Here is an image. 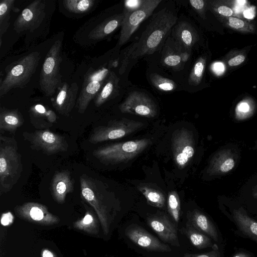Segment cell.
<instances>
[{
    "label": "cell",
    "mask_w": 257,
    "mask_h": 257,
    "mask_svg": "<svg viewBox=\"0 0 257 257\" xmlns=\"http://www.w3.org/2000/svg\"><path fill=\"white\" fill-rule=\"evenodd\" d=\"M255 105L250 98H244L239 101L235 108V118L237 120H244L252 116L255 111Z\"/></svg>",
    "instance_id": "32"
},
{
    "label": "cell",
    "mask_w": 257,
    "mask_h": 257,
    "mask_svg": "<svg viewBox=\"0 0 257 257\" xmlns=\"http://www.w3.org/2000/svg\"><path fill=\"white\" fill-rule=\"evenodd\" d=\"M23 166L18 144L14 138L0 136V192L11 191L20 179Z\"/></svg>",
    "instance_id": "3"
},
{
    "label": "cell",
    "mask_w": 257,
    "mask_h": 257,
    "mask_svg": "<svg viewBox=\"0 0 257 257\" xmlns=\"http://www.w3.org/2000/svg\"><path fill=\"white\" fill-rule=\"evenodd\" d=\"M24 120L21 113L18 109L1 107L0 130L11 133L15 132L24 123Z\"/></svg>",
    "instance_id": "24"
},
{
    "label": "cell",
    "mask_w": 257,
    "mask_h": 257,
    "mask_svg": "<svg viewBox=\"0 0 257 257\" xmlns=\"http://www.w3.org/2000/svg\"><path fill=\"white\" fill-rule=\"evenodd\" d=\"M40 58L39 52H33L8 66L6 75L0 82V96L28 83L36 71Z\"/></svg>",
    "instance_id": "4"
},
{
    "label": "cell",
    "mask_w": 257,
    "mask_h": 257,
    "mask_svg": "<svg viewBox=\"0 0 257 257\" xmlns=\"http://www.w3.org/2000/svg\"><path fill=\"white\" fill-rule=\"evenodd\" d=\"M46 3L35 0L26 7L15 20L14 29L17 33L33 32L42 23L46 16Z\"/></svg>",
    "instance_id": "12"
},
{
    "label": "cell",
    "mask_w": 257,
    "mask_h": 257,
    "mask_svg": "<svg viewBox=\"0 0 257 257\" xmlns=\"http://www.w3.org/2000/svg\"><path fill=\"white\" fill-rule=\"evenodd\" d=\"M152 84L158 89L165 91H172L175 88V84L169 79L162 77L157 74L150 76Z\"/></svg>",
    "instance_id": "36"
},
{
    "label": "cell",
    "mask_w": 257,
    "mask_h": 257,
    "mask_svg": "<svg viewBox=\"0 0 257 257\" xmlns=\"http://www.w3.org/2000/svg\"><path fill=\"white\" fill-rule=\"evenodd\" d=\"M168 210L174 220L178 223L180 219V201L175 191L170 192L168 197Z\"/></svg>",
    "instance_id": "33"
},
{
    "label": "cell",
    "mask_w": 257,
    "mask_h": 257,
    "mask_svg": "<svg viewBox=\"0 0 257 257\" xmlns=\"http://www.w3.org/2000/svg\"><path fill=\"white\" fill-rule=\"evenodd\" d=\"M109 73L108 69L105 68L98 70L91 68L86 72L76 102L79 113L82 114L86 111L90 101L102 88Z\"/></svg>",
    "instance_id": "9"
},
{
    "label": "cell",
    "mask_w": 257,
    "mask_h": 257,
    "mask_svg": "<svg viewBox=\"0 0 257 257\" xmlns=\"http://www.w3.org/2000/svg\"><path fill=\"white\" fill-rule=\"evenodd\" d=\"M189 3L191 6L201 16H203L205 8V2L203 0H190Z\"/></svg>",
    "instance_id": "40"
},
{
    "label": "cell",
    "mask_w": 257,
    "mask_h": 257,
    "mask_svg": "<svg viewBox=\"0 0 257 257\" xmlns=\"http://www.w3.org/2000/svg\"><path fill=\"white\" fill-rule=\"evenodd\" d=\"M13 215L9 213L4 214L1 219V223L3 225H9L13 222Z\"/></svg>",
    "instance_id": "45"
},
{
    "label": "cell",
    "mask_w": 257,
    "mask_h": 257,
    "mask_svg": "<svg viewBox=\"0 0 257 257\" xmlns=\"http://www.w3.org/2000/svg\"><path fill=\"white\" fill-rule=\"evenodd\" d=\"M212 69L216 75H220L224 73L225 66L221 62H216L213 64Z\"/></svg>",
    "instance_id": "44"
},
{
    "label": "cell",
    "mask_w": 257,
    "mask_h": 257,
    "mask_svg": "<svg viewBox=\"0 0 257 257\" xmlns=\"http://www.w3.org/2000/svg\"><path fill=\"white\" fill-rule=\"evenodd\" d=\"M118 79L113 72H110L102 88L94 99V104L99 107L116 92Z\"/></svg>",
    "instance_id": "26"
},
{
    "label": "cell",
    "mask_w": 257,
    "mask_h": 257,
    "mask_svg": "<svg viewBox=\"0 0 257 257\" xmlns=\"http://www.w3.org/2000/svg\"><path fill=\"white\" fill-rule=\"evenodd\" d=\"M205 60L200 57L196 61L191 72L189 82L191 85H198L200 83L204 72Z\"/></svg>",
    "instance_id": "35"
},
{
    "label": "cell",
    "mask_w": 257,
    "mask_h": 257,
    "mask_svg": "<svg viewBox=\"0 0 257 257\" xmlns=\"http://www.w3.org/2000/svg\"><path fill=\"white\" fill-rule=\"evenodd\" d=\"M144 0H127L124 2V10L123 12L137 10L143 5Z\"/></svg>",
    "instance_id": "39"
},
{
    "label": "cell",
    "mask_w": 257,
    "mask_h": 257,
    "mask_svg": "<svg viewBox=\"0 0 257 257\" xmlns=\"http://www.w3.org/2000/svg\"><path fill=\"white\" fill-rule=\"evenodd\" d=\"M233 257H251V255L245 252H239L236 253Z\"/></svg>",
    "instance_id": "47"
},
{
    "label": "cell",
    "mask_w": 257,
    "mask_h": 257,
    "mask_svg": "<svg viewBox=\"0 0 257 257\" xmlns=\"http://www.w3.org/2000/svg\"><path fill=\"white\" fill-rule=\"evenodd\" d=\"M138 189L151 205L158 208L164 206L165 198L164 195L160 190L144 185L139 186Z\"/></svg>",
    "instance_id": "29"
},
{
    "label": "cell",
    "mask_w": 257,
    "mask_h": 257,
    "mask_svg": "<svg viewBox=\"0 0 257 257\" xmlns=\"http://www.w3.org/2000/svg\"><path fill=\"white\" fill-rule=\"evenodd\" d=\"M79 87L77 83L64 82L58 89V93L52 100V105L60 114L68 116L73 109L77 100Z\"/></svg>",
    "instance_id": "16"
},
{
    "label": "cell",
    "mask_w": 257,
    "mask_h": 257,
    "mask_svg": "<svg viewBox=\"0 0 257 257\" xmlns=\"http://www.w3.org/2000/svg\"><path fill=\"white\" fill-rule=\"evenodd\" d=\"M122 113H130L148 118L157 114V106L154 101L146 93L132 91L119 105Z\"/></svg>",
    "instance_id": "14"
},
{
    "label": "cell",
    "mask_w": 257,
    "mask_h": 257,
    "mask_svg": "<svg viewBox=\"0 0 257 257\" xmlns=\"http://www.w3.org/2000/svg\"><path fill=\"white\" fill-rule=\"evenodd\" d=\"M42 257H57L56 254L48 249H43L41 252Z\"/></svg>",
    "instance_id": "46"
},
{
    "label": "cell",
    "mask_w": 257,
    "mask_h": 257,
    "mask_svg": "<svg viewBox=\"0 0 257 257\" xmlns=\"http://www.w3.org/2000/svg\"><path fill=\"white\" fill-rule=\"evenodd\" d=\"M182 233L185 234L192 244L198 249H203L212 247L211 239L208 236L199 231L187 222L185 227L180 229Z\"/></svg>",
    "instance_id": "25"
},
{
    "label": "cell",
    "mask_w": 257,
    "mask_h": 257,
    "mask_svg": "<svg viewBox=\"0 0 257 257\" xmlns=\"http://www.w3.org/2000/svg\"><path fill=\"white\" fill-rule=\"evenodd\" d=\"M15 0H2L0 2L1 45L2 37L6 33L9 27L11 12L15 8Z\"/></svg>",
    "instance_id": "30"
},
{
    "label": "cell",
    "mask_w": 257,
    "mask_h": 257,
    "mask_svg": "<svg viewBox=\"0 0 257 257\" xmlns=\"http://www.w3.org/2000/svg\"><path fill=\"white\" fill-rule=\"evenodd\" d=\"M212 9L213 12L217 14L218 16L224 17L236 16L233 10L226 5L214 3L212 5Z\"/></svg>",
    "instance_id": "37"
},
{
    "label": "cell",
    "mask_w": 257,
    "mask_h": 257,
    "mask_svg": "<svg viewBox=\"0 0 257 257\" xmlns=\"http://www.w3.org/2000/svg\"><path fill=\"white\" fill-rule=\"evenodd\" d=\"M219 19L227 27L243 33H253L255 31L254 25L250 22L238 17H220Z\"/></svg>",
    "instance_id": "28"
},
{
    "label": "cell",
    "mask_w": 257,
    "mask_h": 257,
    "mask_svg": "<svg viewBox=\"0 0 257 257\" xmlns=\"http://www.w3.org/2000/svg\"><path fill=\"white\" fill-rule=\"evenodd\" d=\"M23 136L29 143L32 149L41 151L48 155L65 152L68 148L64 137L47 129L31 133L25 132Z\"/></svg>",
    "instance_id": "8"
},
{
    "label": "cell",
    "mask_w": 257,
    "mask_h": 257,
    "mask_svg": "<svg viewBox=\"0 0 257 257\" xmlns=\"http://www.w3.org/2000/svg\"><path fill=\"white\" fill-rule=\"evenodd\" d=\"M242 15L244 18L247 19L251 20L253 19L255 15L254 7H247L242 12Z\"/></svg>",
    "instance_id": "43"
},
{
    "label": "cell",
    "mask_w": 257,
    "mask_h": 257,
    "mask_svg": "<svg viewBox=\"0 0 257 257\" xmlns=\"http://www.w3.org/2000/svg\"><path fill=\"white\" fill-rule=\"evenodd\" d=\"M237 154L231 149L216 152L210 160L207 173L211 176L223 175L231 171L236 163Z\"/></svg>",
    "instance_id": "17"
},
{
    "label": "cell",
    "mask_w": 257,
    "mask_h": 257,
    "mask_svg": "<svg viewBox=\"0 0 257 257\" xmlns=\"http://www.w3.org/2000/svg\"><path fill=\"white\" fill-rule=\"evenodd\" d=\"M97 218L92 211L88 210L82 218L74 223L73 226L75 229L85 233L96 235L99 232Z\"/></svg>",
    "instance_id": "27"
},
{
    "label": "cell",
    "mask_w": 257,
    "mask_h": 257,
    "mask_svg": "<svg viewBox=\"0 0 257 257\" xmlns=\"http://www.w3.org/2000/svg\"><path fill=\"white\" fill-rule=\"evenodd\" d=\"M177 32L179 40L185 47H190L195 43V33L187 24L182 25Z\"/></svg>",
    "instance_id": "34"
},
{
    "label": "cell",
    "mask_w": 257,
    "mask_h": 257,
    "mask_svg": "<svg viewBox=\"0 0 257 257\" xmlns=\"http://www.w3.org/2000/svg\"><path fill=\"white\" fill-rule=\"evenodd\" d=\"M17 216L23 220L41 225H53L59 223V217L42 204L34 202H25L14 208Z\"/></svg>",
    "instance_id": "13"
},
{
    "label": "cell",
    "mask_w": 257,
    "mask_h": 257,
    "mask_svg": "<svg viewBox=\"0 0 257 257\" xmlns=\"http://www.w3.org/2000/svg\"><path fill=\"white\" fill-rule=\"evenodd\" d=\"M161 2V0H144L138 10L123 13L124 18L118 42L119 46L129 40L141 23L152 14Z\"/></svg>",
    "instance_id": "10"
},
{
    "label": "cell",
    "mask_w": 257,
    "mask_h": 257,
    "mask_svg": "<svg viewBox=\"0 0 257 257\" xmlns=\"http://www.w3.org/2000/svg\"><path fill=\"white\" fill-rule=\"evenodd\" d=\"M124 18L123 13L109 17L93 29L88 35L92 40H100L108 36L117 28L121 26Z\"/></svg>",
    "instance_id": "22"
},
{
    "label": "cell",
    "mask_w": 257,
    "mask_h": 257,
    "mask_svg": "<svg viewBox=\"0 0 257 257\" xmlns=\"http://www.w3.org/2000/svg\"><path fill=\"white\" fill-rule=\"evenodd\" d=\"M149 139H141L113 144L95 150L93 155L105 164L127 162L143 152L151 144Z\"/></svg>",
    "instance_id": "5"
},
{
    "label": "cell",
    "mask_w": 257,
    "mask_h": 257,
    "mask_svg": "<svg viewBox=\"0 0 257 257\" xmlns=\"http://www.w3.org/2000/svg\"><path fill=\"white\" fill-rule=\"evenodd\" d=\"M74 189V181L67 170L57 172L54 175L51 183L52 195L57 203L63 204L67 194Z\"/></svg>",
    "instance_id": "19"
},
{
    "label": "cell",
    "mask_w": 257,
    "mask_h": 257,
    "mask_svg": "<svg viewBox=\"0 0 257 257\" xmlns=\"http://www.w3.org/2000/svg\"><path fill=\"white\" fill-rule=\"evenodd\" d=\"M172 149L175 164L179 169L185 168L195 153V143L192 133L182 127L176 130L172 137Z\"/></svg>",
    "instance_id": "11"
},
{
    "label": "cell",
    "mask_w": 257,
    "mask_h": 257,
    "mask_svg": "<svg viewBox=\"0 0 257 257\" xmlns=\"http://www.w3.org/2000/svg\"><path fill=\"white\" fill-rule=\"evenodd\" d=\"M79 180L82 197L96 212L103 233L107 235L118 210L115 199L99 180L83 174Z\"/></svg>",
    "instance_id": "1"
},
{
    "label": "cell",
    "mask_w": 257,
    "mask_h": 257,
    "mask_svg": "<svg viewBox=\"0 0 257 257\" xmlns=\"http://www.w3.org/2000/svg\"><path fill=\"white\" fill-rule=\"evenodd\" d=\"M62 46L61 40L55 41L47 53L42 65L39 84L41 90L47 96L54 94L62 84L60 72L62 60Z\"/></svg>",
    "instance_id": "6"
},
{
    "label": "cell",
    "mask_w": 257,
    "mask_h": 257,
    "mask_svg": "<svg viewBox=\"0 0 257 257\" xmlns=\"http://www.w3.org/2000/svg\"><path fill=\"white\" fill-rule=\"evenodd\" d=\"M147 222L164 242L180 246L177 228L167 217L155 216L148 218Z\"/></svg>",
    "instance_id": "18"
},
{
    "label": "cell",
    "mask_w": 257,
    "mask_h": 257,
    "mask_svg": "<svg viewBox=\"0 0 257 257\" xmlns=\"http://www.w3.org/2000/svg\"><path fill=\"white\" fill-rule=\"evenodd\" d=\"M144 125L141 121L122 118L109 121L106 125L94 128L89 138V142L97 144L128 136Z\"/></svg>",
    "instance_id": "7"
},
{
    "label": "cell",
    "mask_w": 257,
    "mask_h": 257,
    "mask_svg": "<svg viewBox=\"0 0 257 257\" xmlns=\"http://www.w3.org/2000/svg\"><path fill=\"white\" fill-rule=\"evenodd\" d=\"M253 195L255 198L257 199V188L254 191Z\"/></svg>",
    "instance_id": "48"
},
{
    "label": "cell",
    "mask_w": 257,
    "mask_h": 257,
    "mask_svg": "<svg viewBox=\"0 0 257 257\" xmlns=\"http://www.w3.org/2000/svg\"><path fill=\"white\" fill-rule=\"evenodd\" d=\"M176 16L164 9L155 14L138 43L131 56L138 58L153 53L175 24Z\"/></svg>",
    "instance_id": "2"
},
{
    "label": "cell",
    "mask_w": 257,
    "mask_h": 257,
    "mask_svg": "<svg viewBox=\"0 0 257 257\" xmlns=\"http://www.w3.org/2000/svg\"><path fill=\"white\" fill-rule=\"evenodd\" d=\"M181 61L180 56L177 55H169L164 59L165 64L170 66H176L180 63Z\"/></svg>",
    "instance_id": "41"
},
{
    "label": "cell",
    "mask_w": 257,
    "mask_h": 257,
    "mask_svg": "<svg viewBox=\"0 0 257 257\" xmlns=\"http://www.w3.org/2000/svg\"><path fill=\"white\" fill-rule=\"evenodd\" d=\"M188 222L215 241H218V234L215 226L202 212L194 210L188 215Z\"/></svg>",
    "instance_id": "21"
},
{
    "label": "cell",
    "mask_w": 257,
    "mask_h": 257,
    "mask_svg": "<svg viewBox=\"0 0 257 257\" xmlns=\"http://www.w3.org/2000/svg\"><path fill=\"white\" fill-rule=\"evenodd\" d=\"M233 218L242 233L257 242V221L249 217L242 208L233 210Z\"/></svg>",
    "instance_id": "23"
},
{
    "label": "cell",
    "mask_w": 257,
    "mask_h": 257,
    "mask_svg": "<svg viewBox=\"0 0 257 257\" xmlns=\"http://www.w3.org/2000/svg\"><path fill=\"white\" fill-rule=\"evenodd\" d=\"M245 59V56L243 54H238L229 59L227 63L230 66H236L242 63Z\"/></svg>",
    "instance_id": "42"
},
{
    "label": "cell",
    "mask_w": 257,
    "mask_h": 257,
    "mask_svg": "<svg viewBox=\"0 0 257 257\" xmlns=\"http://www.w3.org/2000/svg\"><path fill=\"white\" fill-rule=\"evenodd\" d=\"M29 113L31 124L40 130H46L52 126L57 119L56 114L53 111L41 104L32 106Z\"/></svg>",
    "instance_id": "20"
},
{
    "label": "cell",
    "mask_w": 257,
    "mask_h": 257,
    "mask_svg": "<svg viewBox=\"0 0 257 257\" xmlns=\"http://www.w3.org/2000/svg\"><path fill=\"white\" fill-rule=\"evenodd\" d=\"M125 234L132 241L145 249L161 252L171 250L169 245L137 225L128 226L125 230Z\"/></svg>",
    "instance_id": "15"
},
{
    "label": "cell",
    "mask_w": 257,
    "mask_h": 257,
    "mask_svg": "<svg viewBox=\"0 0 257 257\" xmlns=\"http://www.w3.org/2000/svg\"><path fill=\"white\" fill-rule=\"evenodd\" d=\"M95 3L94 0H65L63 1V6L69 12L81 14L91 10Z\"/></svg>",
    "instance_id": "31"
},
{
    "label": "cell",
    "mask_w": 257,
    "mask_h": 257,
    "mask_svg": "<svg viewBox=\"0 0 257 257\" xmlns=\"http://www.w3.org/2000/svg\"><path fill=\"white\" fill-rule=\"evenodd\" d=\"M182 257H221L218 248L216 244L213 246V250L202 254L186 253Z\"/></svg>",
    "instance_id": "38"
}]
</instances>
